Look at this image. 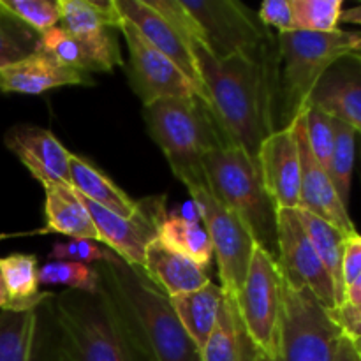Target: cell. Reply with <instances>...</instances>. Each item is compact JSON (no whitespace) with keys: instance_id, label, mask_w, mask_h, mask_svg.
Here are the masks:
<instances>
[{"instance_id":"e575fe53","label":"cell","mask_w":361,"mask_h":361,"mask_svg":"<svg viewBox=\"0 0 361 361\" xmlns=\"http://www.w3.org/2000/svg\"><path fill=\"white\" fill-rule=\"evenodd\" d=\"M302 115L310 150L317 162L328 171L335 145V118L314 106H307Z\"/></svg>"},{"instance_id":"4fadbf2b","label":"cell","mask_w":361,"mask_h":361,"mask_svg":"<svg viewBox=\"0 0 361 361\" xmlns=\"http://www.w3.org/2000/svg\"><path fill=\"white\" fill-rule=\"evenodd\" d=\"M118 32L123 35L129 49L127 76L134 94L141 99L143 106L162 99L196 95L185 74L159 49H155L134 25L123 20Z\"/></svg>"},{"instance_id":"8fae6325","label":"cell","mask_w":361,"mask_h":361,"mask_svg":"<svg viewBox=\"0 0 361 361\" xmlns=\"http://www.w3.org/2000/svg\"><path fill=\"white\" fill-rule=\"evenodd\" d=\"M85 208L97 231L99 242L115 256L134 268H143L145 250L159 236V228L166 219V196H152L140 201L134 217H120L83 197Z\"/></svg>"},{"instance_id":"3957f363","label":"cell","mask_w":361,"mask_h":361,"mask_svg":"<svg viewBox=\"0 0 361 361\" xmlns=\"http://www.w3.org/2000/svg\"><path fill=\"white\" fill-rule=\"evenodd\" d=\"M143 118L148 134L189 194L210 189L204 157L215 148L231 145L210 106L197 95L162 99L143 106Z\"/></svg>"},{"instance_id":"277c9868","label":"cell","mask_w":361,"mask_h":361,"mask_svg":"<svg viewBox=\"0 0 361 361\" xmlns=\"http://www.w3.org/2000/svg\"><path fill=\"white\" fill-rule=\"evenodd\" d=\"M56 361H148L97 289L53 295Z\"/></svg>"},{"instance_id":"60d3db41","label":"cell","mask_w":361,"mask_h":361,"mask_svg":"<svg viewBox=\"0 0 361 361\" xmlns=\"http://www.w3.org/2000/svg\"><path fill=\"white\" fill-rule=\"evenodd\" d=\"M334 361H361L358 351L353 345V342L349 341V337L342 335L341 341H338L337 349H335Z\"/></svg>"},{"instance_id":"836d02e7","label":"cell","mask_w":361,"mask_h":361,"mask_svg":"<svg viewBox=\"0 0 361 361\" xmlns=\"http://www.w3.org/2000/svg\"><path fill=\"white\" fill-rule=\"evenodd\" d=\"M39 35L0 6V67L30 55L37 48Z\"/></svg>"},{"instance_id":"9a60e30c","label":"cell","mask_w":361,"mask_h":361,"mask_svg":"<svg viewBox=\"0 0 361 361\" xmlns=\"http://www.w3.org/2000/svg\"><path fill=\"white\" fill-rule=\"evenodd\" d=\"M302 113L293 122V129H295L296 134V143H298L300 175H302L298 208H303V210L324 219L331 226H335L338 231L344 233L345 236L355 235L358 231H356V226L353 222V219L349 217L348 207L338 197L328 171L317 162L312 150H310Z\"/></svg>"},{"instance_id":"44dd1931","label":"cell","mask_w":361,"mask_h":361,"mask_svg":"<svg viewBox=\"0 0 361 361\" xmlns=\"http://www.w3.org/2000/svg\"><path fill=\"white\" fill-rule=\"evenodd\" d=\"M141 270L168 298L197 291L212 282L204 268L182 254L173 252L159 238L150 242L145 250V263Z\"/></svg>"},{"instance_id":"d6986e66","label":"cell","mask_w":361,"mask_h":361,"mask_svg":"<svg viewBox=\"0 0 361 361\" xmlns=\"http://www.w3.org/2000/svg\"><path fill=\"white\" fill-rule=\"evenodd\" d=\"M361 134V59L342 56L328 67L309 97V104Z\"/></svg>"},{"instance_id":"5b68a950","label":"cell","mask_w":361,"mask_h":361,"mask_svg":"<svg viewBox=\"0 0 361 361\" xmlns=\"http://www.w3.org/2000/svg\"><path fill=\"white\" fill-rule=\"evenodd\" d=\"M361 49V32L338 30L277 34L279 129L289 127L307 108L314 87L328 67Z\"/></svg>"},{"instance_id":"8992f818","label":"cell","mask_w":361,"mask_h":361,"mask_svg":"<svg viewBox=\"0 0 361 361\" xmlns=\"http://www.w3.org/2000/svg\"><path fill=\"white\" fill-rule=\"evenodd\" d=\"M210 190L240 222L256 245L277 259V208L264 190L256 159L236 145L204 157Z\"/></svg>"},{"instance_id":"ffe728a7","label":"cell","mask_w":361,"mask_h":361,"mask_svg":"<svg viewBox=\"0 0 361 361\" xmlns=\"http://www.w3.org/2000/svg\"><path fill=\"white\" fill-rule=\"evenodd\" d=\"M92 87L90 74L71 69L35 49L30 55L0 67V92L39 95L60 87Z\"/></svg>"},{"instance_id":"ee69618b","label":"cell","mask_w":361,"mask_h":361,"mask_svg":"<svg viewBox=\"0 0 361 361\" xmlns=\"http://www.w3.org/2000/svg\"><path fill=\"white\" fill-rule=\"evenodd\" d=\"M9 307H11V298H9V291H7L6 279H4L2 259H0V310L9 309Z\"/></svg>"},{"instance_id":"83f0119b","label":"cell","mask_w":361,"mask_h":361,"mask_svg":"<svg viewBox=\"0 0 361 361\" xmlns=\"http://www.w3.org/2000/svg\"><path fill=\"white\" fill-rule=\"evenodd\" d=\"M296 214H298L300 222H302L309 240L312 242L317 256L321 257L323 264L326 267L328 274H330L331 281H334L335 293H337V302L338 307H341L344 303L342 256H344V243L348 236L342 231H338L330 222L310 214V212L303 210V208H296Z\"/></svg>"},{"instance_id":"ab89813d","label":"cell","mask_w":361,"mask_h":361,"mask_svg":"<svg viewBox=\"0 0 361 361\" xmlns=\"http://www.w3.org/2000/svg\"><path fill=\"white\" fill-rule=\"evenodd\" d=\"M361 275V235L348 236L344 243V256H342V284L344 293L353 282Z\"/></svg>"},{"instance_id":"7402d4cb","label":"cell","mask_w":361,"mask_h":361,"mask_svg":"<svg viewBox=\"0 0 361 361\" xmlns=\"http://www.w3.org/2000/svg\"><path fill=\"white\" fill-rule=\"evenodd\" d=\"M259 355L240 316L236 298L224 293L217 324L200 351L201 361H259Z\"/></svg>"},{"instance_id":"7dc6e473","label":"cell","mask_w":361,"mask_h":361,"mask_svg":"<svg viewBox=\"0 0 361 361\" xmlns=\"http://www.w3.org/2000/svg\"><path fill=\"white\" fill-rule=\"evenodd\" d=\"M353 55H356V56H358V59H361V49H360V51H356V53H353Z\"/></svg>"},{"instance_id":"ac0fdd59","label":"cell","mask_w":361,"mask_h":361,"mask_svg":"<svg viewBox=\"0 0 361 361\" xmlns=\"http://www.w3.org/2000/svg\"><path fill=\"white\" fill-rule=\"evenodd\" d=\"M4 143L42 187L53 183L71 185L69 164L73 154L51 130L21 123L7 130Z\"/></svg>"},{"instance_id":"cb8c5ba5","label":"cell","mask_w":361,"mask_h":361,"mask_svg":"<svg viewBox=\"0 0 361 361\" xmlns=\"http://www.w3.org/2000/svg\"><path fill=\"white\" fill-rule=\"evenodd\" d=\"M169 302L185 334L201 351L217 324L219 312L224 302L222 288L210 282L197 291L173 296Z\"/></svg>"},{"instance_id":"6da1fadb","label":"cell","mask_w":361,"mask_h":361,"mask_svg":"<svg viewBox=\"0 0 361 361\" xmlns=\"http://www.w3.org/2000/svg\"><path fill=\"white\" fill-rule=\"evenodd\" d=\"M207 101L226 140L257 159L261 143L279 130L277 59L235 55L219 60L200 39L190 41Z\"/></svg>"},{"instance_id":"74e56055","label":"cell","mask_w":361,"mask_h":361,"mask_svg":"<svg viewBox=\"0 0 361 361\" xmlns=\"http://www.w3.org/2000/svg\"><path fill=\"white\" fill-rule=\"evenodd\" d=\"M257 18L267 28H274L277 34L295 30V21H293L291 0H268L259 6Z\"/></svg>"},{"instance_id":"f35d334b","label":"cell","mask_w":361,"mask_h":361,"mask_svg":"<svg viewBox=\"0 0 361 361\" xmlns=\"http://www.w3.org/2000/svg\"><path fill=\"white\" fill-rule=\"evenodd\" d=\"M330 314L335 319V323L341 326L342 334L349 337V341L353 342V345H355L361 358V305H341L337 309L330 310Z\"/></svg>"},{"instance_id":"f1b7e54d","label":"cell","mask_w":361,"mask_h":361,"mask_svg":"<svg viewBox=\"0 0 361 361\" xmlns=\"http://www.w3.org/2000/svg\"><path fill=\"white\" fill-rule=\"evenodd\" d=\"M159 240L173 252L189 257L201 268H210L214 249L203 222L187 221L182 215H166L159 228Z\"/></svg>"},{"instance_id":"603a6c76","label":"cell","mask_w":361,"mask_h":361,"mask_svg":"<svg viewBox=\"0 0 361 361\" xmlns=\"http://www.w3.org/2000/svg\"><path fill=\"white\" fill-rule=\"evenodd\" d=\"M46 231L60 233L73 240L97 242V231L81 201L80 194L67 183H53L44 187Z\"/></svg>"},{"instance_id":"2e32d148","label":"cell","mask_w":361,"mask_h":361,"mask_svg":"<svg viewBox=\"0 0 361 361\" xmlns=\"http://www.w3.org/2000/svg\"><path fill=\"white\" fill-rule=\"evenodd\" d=\"M257 168L264 190L277 210L300 207V154L293 123L271 133L257 152Z\"/></svg>"},{"instance_id":"d6a6232c","label":"cell","mask_w":361,"mask_h":361,"mask_svg":"<svg viewBox=\"0 0 361 361\" xmlns=\"http://www.w3.org/2000/svg\"><path fill=\"white\" fill-rule=\"evenodd\" d=\"M67 286V289L85 293H97L99 271L95 267L71 261H48L39 268V286Z\"/></svg>"},{"instance_id":"d590c367","label":"cell","mask_w":361,"mask_h":361,"mask_svg":"<svg viewBox=\"0 0 361 361\" xmlns=\"http://www.w3.org/2000/svg\"><path fill=\"white\" fill-rule=\"evenodd\" d=\"M0 6L37 35L59 27L60 14L56 2L49 0H0Z\"/></svg>"},{"instance_id":"e0dca14e","label":"cell","mask_w":361,"mask_h":361,"mask_svg":"<svg viewBox=\"0 0 361 361\" xmlns=\"http://www.w3.org/2000/svg\"><path fill=\"white\" fill-rule=\"evenodd\" d=\"M115 6L123 20L134 25L155 49H159L166 59L171 60L185 74L197 97L208 104L207 92H204L196 56L189 41L176 28H173L161 14L155 13L145 0H115Z\"/></svg>"},{"instance_id":"9c48e42d","label":"cell","mask_w":361,"mask_h":361,"mask_svg":"<svg viewBox=\"0 0 361 361\" xmlns=\"http://www.w3.org/2000/svg\"><path fill=\"white\" fill-rule=\"evenodd\" d=\"M235 298L254 344L263 355L277 358L282 271L277 259L259 245L254 247L245 282Z\"/></svg>"},{"instance_id":"5bb4252c","label":"cell","mask_w":361,"mask_h":361,"mask_svg":"<svg viewBox=\"0 0 361 361\" xmlns=\"http://www.w3.org/2000/svg\"><path fill=\"white\" fill-rule=\"evenodd\" d=\"M35 49L87 74L113 73L115 67L123 66L115 28H104L90 35H73L55 27L39 35Z\"/></svg>"},{"instance_id":"4316f807","label":"cell","mask_w":361,"mask_h":361,"mask_svg":"<svg viewBox=\"0 0 361 361\" xmlns=\"http://www.w3.org/2000/svg\"><path fill=\"white\" fill-rule=\"evenodd\" d=\"M60 28L73 35H90L123 23L115 0H59Z\"/></svg>"},{"instance_id":"484cf974","label":"cell","mask_w":361,"mask_h":361,"mask_svg":"<svg viewBox=\"0 0 361 361\" xmlns=\"http://www.w3.org/2000/svg\"><path fill=\"white\" fill-rule=\"evenodd\" d=\"M39 324V309L0 310V361H34Z\"/></svg>"},{"instance_id":"bcb514c9","label":"cell","mask_w":361,"mask_h":361,"mask_svg":"<svg viewBox=\"0 0 361 361\" xmlns=\"http://www.w3.org/2000/svg\"><path fill=\"white\" fill-rule=\"evenodd\" d=\"M11 236H16V235H0V242H2V240L11 238Z\"/></svg>"},{"instance_id":"b9f144b4","label":"cell","mask_w":361,"mask_h":361,"mask_svg":"<svg viewBox=\"0 0 361 361\" xmlns=\"http://www.w3.org/2000/svg\"><path fill=\"white\" fill-rule=\"evenodd\" d=\"M342 305H353L360 307L361 305V275L345 289L344 293V303Z\"/></svg>"},{"instance_id":"f6af8a7d","label":"cell","mask_w":361,"mask_h":361,"mask_svg":"<svg viewBox=\"0 0 361 361\" xmlns=\"http://www.w3.org/2000/svg\"><path fill=\"white\" fill-rule=\"evenodd\" d=\"M259 361H277V358H274V356L263 355V353H261V355H259Z\"/></svg>"},{"instance_id":"7a4b0ae2","label":"cell","mask_w":361,"mask_h":361,"mask_svg":"<svg viewBox=\"0 0 361 361\" xmlns=\"http://www.w3.org/2000/svg\"><path fill=\"white\" fill-rule=\"evenodd\" d=\"M99 291L148 361H201L200 349L180 324L171 302L141 268L116 257L95 264Z\"/></svg>"},{"instance_id":"ba28073f","label":"cell","mask_w":361,"mask_h":361,"mask_svg":"<svg viewBox=\"0 0 361 361\" xmlns=\"http://www.w3.org/2000/svg\"><path fill=\"white\" fill-rule=\"evenodd\" d=\"M342 330L307 288L282 277L277 361H334Z\"/></svg>"},{"instance_id":"8d00e7d4","label":"cell","mask_w":361,"mask_h":361,"mask_svg":"<svg viewBox=\"0 0 361 361\" xmlns=\"http://www.w3.org/2000/svg\"><path fill=\"white\" fill-rule=\"evenodd\" d=\"M116 257L108 247H101L92 240H71V242L53 243L49 259L51 261H71V263L92 264V263H109Z\"/></svg>"},{"instance_id":"52a82bcc","label":"cell","mask_w":361,"mask_h":361,"mask_svg":"<svg viewBox=\"0 0 361 361\" xmlns=\"http://www.w3.org/2000/svg\"><path fill=\"white\" fill-rule=\"evenodd\" d=\"M200 25L204 48L219 60L245 55L254 60L277 59V34H271L245 4L236 0H182Z\"/></svg>"},{"instance_id":"d4e9b609","label":"cell","mask_w":361,"mask_h":361,"mask_svg":"<svg viewBox=\"0 0 361 361\" xmlns=\"http://www.w3.org/2000/svg\"><path fill=\"white\" fill-rule=\"evenodd\" d=\"M71 187L90 200L92 203L120 215V217H134L140 208V201H134L129 194L123 192L113 180H109L104 173L99 171L95 166L85 161L81 155H71Z\"/></svg>"},{"instance_id":"7c38bea8","label":"cell","mask_w":361,"mask_h":361,"mask_svg":"<svg viewBox=\"0 0 361 361\" xmlns=\"http://www.w3.org/2000/svg\"><path fill=\"white\" fill-rule=\"evenodd\" d=\"M277 263L286 281L309 289L328 310L337 309L334 281L307 236L296 210H277Z\"/></svg>"},{"instance_id":"4dcf8cb0","label":"cell","mask_w":361,"mask_h":361,"mask_svg":"<svg viewBox=\"0 0 361 361\" xmlns=\"http://www.w3.org/2000/svg\"><path fill=\"white\" fill-rule=\"evenodd\" d=\"M356 159V130L348 123L335 120V145L331 152L328 175L342 203L348 207L351 197L353 171Z\"/></svg>"},{"instance_id":"1f68e13d","label":"cell","mask_w":361,"mask_h":361,"mask_svg":"<svg viewBox=\"0 0 361 361\" xmlns=\"http://www.w3.org/2000/svg\"><path fill=\"white\" fill-rule=\"evenodd\" d=\"M295 30L326 32L338 30L344 4L342 0H291Z\"/></svg>"},{"instance_id":"7bdbcfd3","label":"cell","mask_w":361,"mask_h":361,"mask_svg":"<svg viewBox=\"0 0 361 361\" xmlns=\"http://www.w3.org/2000/svg\"><path fill=\"white\" fill-rule=\"evenodd\" d=\"M342 23H349V25H360L361 27V4L356 7H349V9L342 11L341 16Z\"/></svg>"},{"instance_id":"30bf717a","label":"cell","mask_w":361,"mask_h":361,"mask_svg":"<svg viewBox=\"0 0 361 361\" xmlns=\"http://www.w3.org/2000/svg\"><path fill=\"white\" fill-rule=\"evenodd\" d=\"M190 197L212 240L222 291L236 296L245 282L256 243L242 222L212 194L210 189L190 194Z\"/></svg>"},{"instance_id":"f546056e","label":"cell","mask_w":361,"mask_h":361,"mask_svg":"<svg viewBox=\"0 0 361 361\" xmlns=\"http://www.w3.org/2000/svg\"><path fill=\"white\" fill-rule=\"evenodd\" d=\"M4 279L14 310L39 309L53 298L51 293L39 291V267L34 254H11L2 259Z\"/></svg>"}]
</instances>
